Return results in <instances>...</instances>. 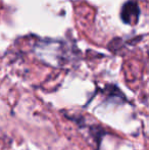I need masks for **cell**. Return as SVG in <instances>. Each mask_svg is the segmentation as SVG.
<instances>
[{
  "mask_svg": "<svg viewBox=\"0 0 149 150\" xmlns=\"http://www.w3.org/2000/svg\"><path fill=\"white\" fill-rule=\"evenodd\" d=\"M89 130H90V134L92 135V137L95 140L97 146L99 147L100 143L102 141V138L106 134V131H104V129L102 127H90Z\"/></svg>",
  "mask_w": 149,
  "mask_h": 150,
  "instance_id": "2",
  "label": "cell"
},
{
  "mask_svg": "<svg viewBox=\"0 0 149 150\" xmlns=\"http://www.w3.org/2000/svg\"><path fill=\"white\" fill-rule=\"evenodd\" d=\"M140 16V8L137 1L129 0L123 5L121 10V18L127 25H135Z\"/></svg>",
  "mask_w": 149,
  "mask_h": 150,
  "instance_id": "1",
  "label": "cell"
}]
</instances>
